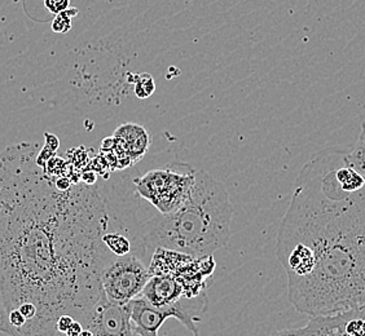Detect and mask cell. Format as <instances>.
I'll use <instances>...</instances> for the list:
<instances>
[{
    "label": "cell",
    "instance_id": "cell-1",
    "mask_svg": "<svg viewBox=\"0 0 365 336\" xmlns=\"http://www.w3.org/2000/svg\"><path fill=\"white\" fill-rule=\"evenodd\" d=\"M39 145L0 152V291L26 320L21 336H57L63 315L82 323L103 298L101 274L117 256L104 236L110 215L95 185L58 189L38 163Z\"/></svg>",
    "mask_w": 365,
    "mask_h": 336
},
{
    "label": "cell",
    "instance_id": "cell-2",
    "mask_svg": "<svg viewBox=\"0 0 365 336\" xmlns=\"http://www.w3.org/2000/svg\"><path fill=\"white\" fill-rule=\"evenodd\" d=\"M347 153L325 147L304 163L277 231L289 301L309 317L365 304V177Z\"/></svg>",
    "mask_w": 365,
    "mask_h": 336
},
{
    "label": "cell",
    "instance_id": "cell-3",
    "mask_svg": "<svg viewBox=\"0 0 365 336\" xmlns=\"http://www.w3.org/2000/svg\"><path fill=\"white\" fill-rule=\"evenodd\" d=\"M231 199L225 187L204 169L197 168L196 182L180 209L158 215L143 226L145 250L180 252L193 259L212 256L231 238Z\"/></svg>",
    "mask_w": 365,
    "mask_h": 336
},
{
    "label": "cell",
    "instance_id": "cell-4",
    "mask_svg": "<svg viewBox=\"0 0 365 336\" xmlns=\"http://www.w3.org/2000/svg\"><path fill=\"white\" fill-rule=\"evenodd\" d=\"M196 175L197 168L188 163L170 162L135 180V188L161 215H168L188 201Z\"/></svg>",
    "mask_w": 365,
    "mask_h": 336
},
{
    "label": "cell",
    "instance_id": "cell-5",
    "mask_svg": "<svg viewBox=\"0 0 365 336\" xmlns=\"http://www.w3.org/2000/svg\"><path fill=\"white\" fill-rule=\"evenodd\" d=\"M206 293L198 296H182L180 300L169 307L158 308L152 305L143 296L136 298L127 304L130 312V322L138 336H158L162 325L169 318H175L182 323L193 336H200L197 322L207 309Z\"/></svg>",
    "mask_w": 365,
    "mask_h": 336
},
{
    "label": "cell",
    "instance_id": "cell-6",
    "mask_svg": "<svg viewBox=\"0 0 365 336\" xmlns=\"http://www.w3.org/2000/svg\"><path fill=\"white\" fill-rule=\"evenodd\" d=\"M150 271L134 251L118 256L101 274V288L106 300L127 305L140 296L150 278Z\"/></svg>",
    "mask_w": 365,
    "mask_h": 336
},
{
    "label": "cell",
    "instance_id": "cell-7",
    "mask_svg": "<svg viewBox=\"0 0 365 336\" xmlns=\"http://www.w3.org/2000/svg\"><path fill=\"white\" fill-rule=\"evenodd\" d=\"M108 139L110 145L103 142L101 152L114 157V166L117 168L128 167L140 161L152 141L147 128L136 123L122 125Z\"/></svg>",
    "mask_w": 365,
    "mask_h": 336
},
{
    "label": "cell",
    "instance_id": "cell-8",
    "mask_svg": "<svg viewBox=\"0 0 365 336\" xmlns=\"http://www.w3.org/2000/svg\"><path fill=\"white\" fill-rule=\"evenodd\" d=\"M83 327L91 330L95 336H138L130 322L127 305H118L106 300H98L82 322Z\"/></svg>",
    "mask_w": 365,
    "mask_h": 336
},
{
    "label": "cell",
    "instance_id": "cell-9",
    "mask_svg": "<svg viewBox=\"0 0 365 336\" xmlns=\"http://www.w3.org/2000/svg\"><path fill=\"white\" fill-rule=\"evenodd\" d=\"M185 295V290L180 280L170 274H152L143 290L140 296L152 305L163 308L175 304Z\"/></svg>",
    "mask_w": 365,
    "mask_h": 336
},
{
    "label": "cell",
    "instance_id": "cell-10",
    "mask_svg": "<svg viewBox=\"0 0 365 336\" xmlns=\"http://www.w3.org/2000/svg\"><path fill=\"white\" fill-rule=\"evenodd\" d=\"M347 312L337 315L311 317L299 329L281 330L271 336H349L346 332Z\"/></svg>",
    "mask_w": 365,
    "mask_h": 336
},
{
    "label": "cell",
    "instance_id": "cell-11",
    "mask_svg": "<svg viewBox=\"0 0 365 336\" xmlns=\"http://www.w3.org/2000/svg\"><path fill=\"white\" fill-rule=\"evenodd\" d=\"M103 241L108 247V250L112 252L113 255H115L117 258L125 256L127 253L133 252L131 241L127 238L126 236L120 234V231H108Z\"/></svg>",
    "mask_w": 365,
    "mask_h": 336
},
{
    "label": "cell",
    "instance_id": "cell-12",
    "mask_svg": "<svg viewBox=\"0 0 365 336\" xmlns=\"http://www.w3.org/2000/svg\"><path fill=\"white\" fill-rule=\"evenodd\" d=\"M347 161L365 177V120L361 123V131L356 144L347 153Z\"/></svg>",
    "mask_w": 365,
    "mask_h": 336
},
{
    "label": "cell",
    "instance_id": "cell-13",
    "mask_svg": "<svg viewBox=\"0 0 365 336\" xmlns=\"http://www.w3.org/2000/svg\"><path fill=\"white\" fill-rule=\"evenodd\" d=\"M133 83L135 84V95L141 100L150 98L155 93V79L149 73L135 74L133 75Z\"/></svg>",
    "mask_w": 365,
    "mask_h": 336
},
{
    "label": "cell",
    "instance_id": "cell-14",
    "mask_svg": "<svg viewBox=\"0 0 365 336\" xmlns=\"http://www.w3.org/2000/svg\"><path fill=\"white\" fill-rule=\"evenodd\" d=\"M78 11L77 8H68L66 11H63L61 14H56L51 28L53 30V33L57 34H66L71 30V19L74 16H77Z\"/></svg>",
    "mask_w": 365,
    "mask_h": 336
},
{
    "label": "cell",
    "instance_id": "cell-15",
    "mask_svg": "<svg viewBox=\"0 0 365 336\" xmlns=\"http://www.w3.org/2000/svg\"><path fill=\"white\" fill-rule=\"evenodd\" d=\"M0 332H3V334H6L8 336H19L17 332L14 331V327L11 326V323H9L7 308H6V304H4V300H3L1 291H0Z\"/></svg>",
    "mask_w": 365,
    "mask_h": 336
},
{
    "label": "cell",
    "instance_id": "cell-16",
    "mask_svg": "<svg viewBox=\"0 0 365 336\" xmlns=\"http://www.w3.org/2000/svg\"><path fill=\"white\" fill-rule=\"evenodd\" d=\"M44 7L47 8L48 12L56 16L71 8V0H44Z\"/></svg>",
    "mask_w": 365,
    "mask_h": 336
},
{
    "label": "cell",
    "instance_id": "cell-17",
    "mask_svg": "<svg viewBox=\"0 0 365 336\" xmlns=\"http://www.w3.org/2000/svg\"><path fill=\"white\" fill-rule=\"evenodd\" d=\"M79 336H95L93 335V332H92L91 330L90 329H83L82 330V332L79 334Z\"/></svg>",
    "mask_w": 365,
    "mask_h": 336
}]
</instances>
